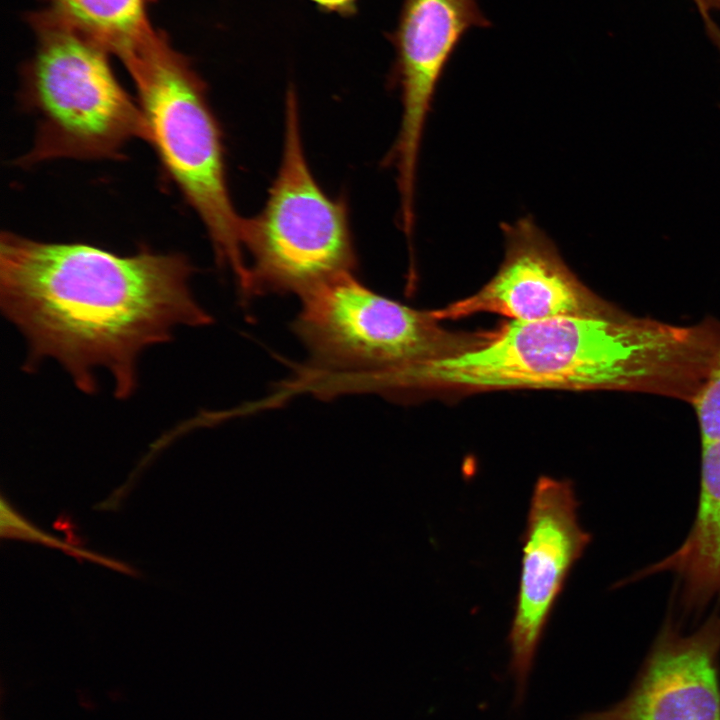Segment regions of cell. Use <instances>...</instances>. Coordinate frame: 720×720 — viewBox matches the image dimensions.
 Here are the masks:
<instances>
[{
	"instance_id": "6da1fadb",
	"label": "cell",
	"mask_w": 720,
	"mask_h": 720,
	"mask_svg": "<svg viewBox=\"0 0 720 720\" xmlns=\"http://www.w3.org/2000/svg\"><path fill=\"white\" fill-rule=\"evenodd\" d=\"M194 272L178 253L143 248L118 255L83 243H54L12 232L0 237V304L28 344L26 369L51 358L83 392L97 391V369L129 397L137 362L178 326L212 317L190 288Z\"/></svg>"
},
{
	"instance_id": "7a4b0ae2",
	"label": "cell",
	"mask_w": 720,
	"mask_h": 720,
	"mask_svg": "<svg viewBox=\"0 0 720 720\" xmlns=\"http://www.w3.org/2000/svg\"><path fill=\"white\" fill-rule=\"evenodd\" d=\"M702 323L675 325L621 310L510 321L481 346L392 375L390 399L507 389L622 391L690 401L710 365Z\"/></svg>"
},
{
	"instance_id": "3957f363",
	"label": "cell",
	"mask_w": 720,
	"mask_h": 720,
	"mask_svg": "<svg viewBox=\"0 0 720 720\" xmlns=\"http://www.w3.org/2000/svg\"><path fill=\"white\" fill-rule=\"evenodd\" d=\"M300 299L292 329L309 359L291 384L322 399L371 393L391 374L475 349L494 332L448 330L433 310L378 294L354 273L329 280Z\"/></svg>"
},
{
	"instance_id": "277c9868",
	"label": "cell",
	"mask_w": 720,
	"mask_h": 720,
	"mask_svg": "<svg viewBox=\"0 0 720 720\" xmlns=\"http://www.w3.org/2000/svg\"><path fill=\"white\" fill-rule=\"evenodd\" d=\"M121 60L135 83L149 143L204 224L218 264L240 283L246 274L244 218L229 194L222 134L203 81L156 32Z\"/></svg>"
},
{
	"instance_id": "5b68a950",
	"label": "cell",
	"mask_w": 720,
	"mask_h": 720,
	"mask_svg": "<svg viewBox=\"0 0 720 720\" xmlns=\"http://www.w3.org/2000/svg\"><path fill=\"white\" fill-rule=\"evenodd\" d=\"M35 24L38 49L22 100L37 128L20 163L120 158L129 141L149 142L144 114L116 79L108 51L52 11Z\"/></svg>"
},
{
	"instance_id": "8992f818",
	"label": "cell",
	"mask_w": 720,
	"mask_h": 720,
	"mask_svg": "<svg viewBox=\"0 0 720 720\" xmlns=\"http://www.w3.org/2000/svg\"><path fill=\"white\" fill-rule=\"evenodd\" d=\"M242 246L249 256L238 287L245 301L271 293L301 297L356 269L346 205L327 196L310 171L293 89L286 96L278 174L261 212L244 218Z\"/></svg>"
},
{
	"instance_id": "52a82bcc",
	"label": "cell",
	"mask_w": 720,
	"mask_h": 720,
	"mask_svg": "<svg viewBox=\"0 0 720 720\" xmlns=\"http://www.w3.org/2000/svg\"><path fill=\"white\" fill-rule=\"evenodd\" d=\"M579 501L570 480L537 479L521 536L522 559L514 615L507 636L508 670L515 705L526 694L538 647L571 570L591 542L578 519Z\"/></svg>"
},
{
	"instance_id": "ba28073f",
	"label": "cell",
	"mask_w": 720,
	"mask_h": 720,
	"mask_svg": "<svg viewBox=\"0 0 720 720\" xmlns=\"http://www.w3.org/2000/svg\"><path fill=\"white\" fill-rule=\"evenodd\" d=\"M501 229L504 256L495 275L476 293L433 310L439 320L497 313L531 322L619 311L577 277L531 216L503 223Z\"/></svg>"
},
{
	"instance_id": "9c48e42d",
	"label": "cell",
	"mask_w": 720,
	"mask_h": 720,
	"mask_svg": "<svg viewBox=\"0 0 720 720\" xmlns=\"http://www.w3.org/2000/svg\"><path fill=\"white\" fill-rule=\"evenodd\" d=\"M574 720H720V615L659 631L629 692Z\"/></svg>"
},
{
	"instance_id": "30bf717a",
	"label": "cell",
	"mask_w": 720,
	"mask_h": 720,
	"mask_svg": "<svg viewBox=\"0 0 720 720\" xmlns=\"http://www.w3.org/2000/svg\"><path fill=\"white\" fill-rule=\"evenodd\" d=\"M487 21L475 0H405L396 32L402 116L392 150L400 198H415L418 156L437 83L462 34Z\"/></svg>"
},
{
	"instance_id": "8fae6325",
	"label": "cell",
	"mask_w": 720,
	"mask_h": 720,
	"mask_svg": "<svg viewBox=\"0 0 720 720\" xmlns=\"http://www.w3.org/2000/svg\"><path fill=\"white\" fill-rule=\"evenodd\" d=\"M659 573L675 576L685 610H700L720 598V440L702 442L698 505L687 536L634 577Z\"/></svg>"
},
{
	"instance_id": "7c38bea8",
	"label": "cell",
	"mask_w": 720,
	"mask_h": 720,
	"mask_svg": "<svg viewBox=\"0 0 720 720\" xmlns=\"http://www.w3.org/2000/svg\"><path fill=\"white\" fill-rule=\"evenodd\" d=\"M52 12L120 59L155 31L145 0H51Z\"/></svg>"
},
{
	"instance_id": "4fadbf2b",
	"label": "cell",
	"mask_w": 720,
	"mask_h": 720,
	"mask_svg": "<svg viewBox=\"0 0 720 720\" xmlns=\"http://www.w3.org/2000/svg\"><path fill=\"white\" fill-rule=\"evenodd\" d=\"M702 442L720 440V352L692 401Z\"/></svg>"
},
{
	"instance_id": "5bb4252c",
	"label": "cell",
	"mask_w": 720,
	"mask_h": 720,
	"mask_svg": "<svg viewBox=\"0 0 720 720\" xmlns=\"http://www.w3.org/2000/svg\"><path fill=\"white\" fill-rule=\"evenodd\" d=\"M321 9L341 15H352L356 11L357 0H310Z\"/></svg>"
},
{
	"instance_id": "9a60e30c",
	"label": "cell",
	"mask_w": 720,
	"mask_h": 720,
	"mask_svg": "<svg viewBox=\"0 0 720 720\" xmlns=\"http://www.w3.org/2000/svg\"><path fill=\"white\" fill-rule=\"evenodd\" d=\"M702 17L704 19L708 35L720 51V28L716 25L713 19L710 18L709 13L702 14Z\"/></svg>"
},
{
	"instance_id": "2e32d148",
	"label": "cell",
	"mask_w": 720,
	"mask_h": 720,
	"mask_svg": "<svg viewBox=\"0 0 720 720\" xmlns=\"http://www.w3.org/2000/svg\"><path fill=\"white\" fill-rule=\"evenodd\" d=\"M700 13H709L711 9H720V0H695Z\"/></svg>"
}]
</instances>
